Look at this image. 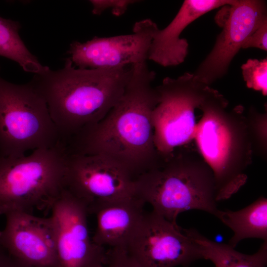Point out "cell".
<instances>
[{"instance_id": "obj_4", "label": "cell", "mask_w": 267, "mask_h": 267, "mask_svg": "<svg viewBox=\"0 0 267 267\" xmlns=\"http://www.w3.org/2000/svg\"><path fill=\"white\" fill-rule=\"evenodd\" d=\"M135 191L153 211L175 223L178 215L186 211L199 210L216 216L219 210L211 168L198 151L187 147L138 177Z\"/></svg>"}, {"instance_id": "obj_17", "label": "cell", "mask_w": 267, "mask_h": 267, "mask_svg": "<svg viewBox=\"0 0 267 267\" xmlns=\"http://www.w3.org/2000/svg\"><path fill=\"white\" fill-rule=\"evenodd\" d=\"M198 245L202 259L211 261L215 267H266L267 241H263L258 251L247 255L229 244L215 242L194 228L183 229Z\"/></svg>"}, {"instance_id": "obj_16", "label": "cell", "mask_w": 267, "mask_h": 267, "mask_svg": "<svg viewBox=\"0 0 267 267\" xmlns=\"http://www.w3.org/2000/svg\"><path fill=\"white\" fill-rule=\"evenodd\" d=\"M216 217L230 228L233 235L228 244L234 248L242 240L259 238L267 241V199L261 197L236 211L219 210Z\"/></svg>"}, {"instance_id": "obj_14", "label": "cell", "mask_w": 267, "mask_h": 267, "mask_svg": "<svg viewBox=\"0 0 267 267\" xmlns=\"http://www.w3.org/2000/svg\"><path fill=\"white\" fill-rule=\"evenodd\" d=\"M234 0H185L178 12L163 29L155 32L148 52L147 59L163 67L177 66L183 62L188 53V44L180 36L187 26L206 13L229 5Z\"/></svg>"}, {"instance_id": "obj_2", "label": "cell", "mask_w": 267, "mask_h": 267, "mask_svg": "<svg viewBox=\"0 0 267 267\" xmlns=\"http://www.w3.org/2000/svg\"><path fill=\"white\" fill-rule=\"evenodd\" d=\"M132 66V65H131ZM79 68L68 58L64 67H48L29 83L45 101L65 144L102 120L122 96L132 66Z\"/></svg>"}, {"instance_id": "obj_5", "label": "cell", "mask_w": 267, "mask_h": 267, "mask_svg": "<svg viewBox=\"0 0 267 267\" xmlns=\"http://www.w3.org/2000/svg\"><path fill=\"white\" fill-rule=\"evenodd\" d=\"M65 145L34 150L29 155H0V216L48 211L65 188Z\"/></svg>"}, {"instance_id": "obj_24", "label": "cell", "mask_w": 267, "mask_h": 267, "mask_svg": "<svg viewBox=\"0 0 267 267\" xmlns=\"http://www.w3.org/2000/svg\"><path fill=\"white\" fill-rule=\"evenodd\" d=\"M0 267H31L9 255L6 252L0 257Z\"/></svg>"}, {"instance_id": "obj_13", "label": "cell", "mask_w": 267, "mask_h": 267, "mask_svg": "<svg viewBox=\"0 0 267 267\" xmlns=\"http://www.w3.org/2000/svg\"><path fill=\"white\" fill-rule=\"evenodd\" d=\"M5 216L0 245L9 255L31 267H57L56 235L50 216L22 212Z\"/></svg>"}, {"instance_id": "obj_23", "label": "cell", "mask_w": 267, "mask_h": 267, "mask_svg": "<svg viewBox=\"0 0 267 267\" xmlns=\"http://www.w3.org/2000/svg\"><path fill=\"white\" fill-rule=\"evenodd\" d=\"M102 267H136L123 248L107 249V259Z\"/></svg>"}, {"instance_id": "obj_22", "label": "cell", "mask_w": 267, "mask_h": 267, "mask_svg": "<svg viewBox=\"0 0 267 267\" xmlns=\"http://www.w3.org/2000/svg\"><path fill=\"white\" fill-rule=\"evenodd\" d=\"M258 48L265 51L267 50V20L264 21L247 39L242 48Z\"/></svg>"}, {"instance_id": "obj_1", "label": "cell", "mask_w": 267, "mask_h": 267, "mask_svg": "<svg viewBox=\"0 0 267 267\" xmlns=\"http://www.w3.org/2000/svg\"><path fill=\"white\" fill-rule=\"evenodd\" d=\"M155 76L146 61L132 65L120 99L102 120L67 142L68 153L103 156L119 165L135 180L161 165L152 122L158 102V92L152 86Z\"/></svg>"}, {"instance_id": "obj_19", "label": "cell", "mask_w": 267, "mask_h": 267, "mask_svg": "<svg viewBox=\"0 0 267 267\" xmlns=\"http://www.w3.org/2000/svg\"><path fill=\"white\" fill-rule=\"evenodd\" d=\"M242 74L248 88L267 94V58L249 59L241 67Z\"/></svg>"}, {"instance_id": "obj_7", "label": "cell", "mask_w": 267, "mask_h": 267, "mask_svg": "<svg viewBox=\"0 0 267 267\" xmlns=\"http://www.w3.org/2000/svg\"><path fill=\"white\" fill-rule=\"evenodd\" d=\"M208 86L186 72L166 77L156 87L158 102L152 113L154 143L164 161L194 139L199 109Z\"/></svg>"}, {"instance_id": "obj_21", "label": "cell", "mask_w": 267, "mask_h": 267, "mask_svg": "<svg viewBox=\"0 0 267 267\" xmlns=\"http://www.w3.org/2000/svg\"><path fill=\"white\" fill-rule=\"evenodd\" d=\"M92 12L93 14L100 15L105 10L111 9L112 13L120 16L125 13L129 6L137 2L134 0H91Z\"/></svg>"}, {"instance_id": "obj_15", "label": "cell", "mask_w": 267, "mask_h": 267, "mask_svg": "<svg viewBox=\"0 0 267 267\" xmlns=\"http://www.w3.org/2000/svg\"><path fill=\"white\" fill-rule=\"evenodd\" d=\"M144 204L134 197L98 208L93 213L96 227L93 241L108 249L124 248L144 214Z\"/></svg>"}, {"instance_id": "obj_10", "label": "cell", "mask_w": 267, "mask_h": 267, "mask_svg": "<svg viewBox=\"0 0 267 267\" xmlns=\"http://www.w3.org/2000/svg\"><path fill=\"white\" fill-rule=\"evenodd\" d=\"M56 235L57 267H102L107 249L90 236L86 207L65 188L51 209Z\"/></svg>"}, {"instance_id": "obj_8", "label": "cell", "mask_w": 267, "mask_h": 267, "mask_svg": "<svg viewBox=\"0 0 267 267\" xmlns=\"http://www.w3.org/2000/svg\"><path fill=\"white\" fill-rule=\"evenodd\" d=\"M123 249L136 267H187L202 259L183 228L153 210L144 213Z\"/></svg>"}, {"instance_id": "obj_12", "label": "cell", "mask_w": 267, "mask_h": 267, "mask_svg": "<svg viewBox=\"0 0 267 267\" xmlns=\"http://www.w3.org/2000/svg\"><path fill=\"white\" fill-rule=\"evenodd\" d=\"M158 28L151 19L136 22L130 34L95 37L84 43L73 42L68 54L79 68H115L146 61L153 36Z\"/></svg>"}, {"instance_id": "obj_20", "label": "cell", "mask_w": 267, "mask_h": 267, "mask_svg": "<svg viewBox=\"0 0 267 267\" xmlns=\"http://www.w3.org/2000/svg\"><path fill=\"white\" fill-rule=\"evenodd\" d=\"M246 117L253 151L265 157L267 150V114L260 113L252 107Z\"/></svg>"}, {"instance_id": "obj_18", "label": "cell", "mask_w": 267, "mask_h": 267, "mask_svg": "<svg viewBox=\"0 0 267 267\" xmlns=\"http://www.w3.org/2000/svg\"><path fill=\"white\" fill-rule=\"evenodd\" d=\"M19 22L0 17V56L17 63L25 71L38 74L48 67L40 63L21 39Z\"/></svg>"}, {"instance_id": "obj_9", "label": "cell", "mask_w": 267, "mask_h": 267, "mask_svg": "<svg viewBox=\"0 0 267 267\" xmlns=\"http://www.w3.org/2000/svg\"><path fill=\"white\" fill-rule=\"evenodd\" d=\"M65 188L89 214L103 205L136 197L135 179L119 165L99 155L68 153Z\"/></svg>"}, {"instance_id": "obj_25", "label": "cell", "mask_w": 267, "mask_h": 267, "mask_svg": "<svg viewBox=\"0 0 267 267\" xmlns=\"http://www.w3.org/2000/svg\"><path fill=\"white\" fill-rule=\"evenodd\" d=\"M5 252V250L0 245V257Z\"/></svg>"}, {"instance_id": "obj_6", "label": "cell", "mask_w": 267, "mask_h": 267, "mask_svg": "<svg viewBox=\"0 0 267 267\" xmlns=\"http://www.w3.org/2000/svg\"><path fill=\"white\" fill-rule=\"evenodd\" d=\"M61 143L44 98L29 83L15 84L0 77V155L20 157Z\"/></svg>"}, {"instance_id": "obj_11", "label": "cell", "mask_w": 267, "mask_h": 267, "mask_svg": "<svg viewBox=\"0 0 267 267\" xmlns=\"http://www.w3.org/2000/svg\"><path fill=\"white\" fill-rule=\"evenodd\" d=\"M223 7L222 30L211 51L193 73L198 82L208 86L225 75L248 37L267 20L264 0H234Z\"/></svg>"}, {"instance_id": "obj_3", "label": "cell", "mask_w": 267, "mask_h": 267, "mask_svg": "<svg viewBox=\"0 0 267 267\" xmlns=\"http://www.w3.org/2000/svg\"><path fill=\"white\" fill-rule=\"evenodd\" d=\"M228 101L208 87L194 139L214 176L217 202L229 198L245 184L244 171L253 148L242 106L227 111Z\"/></svg>"}]
</instances>
